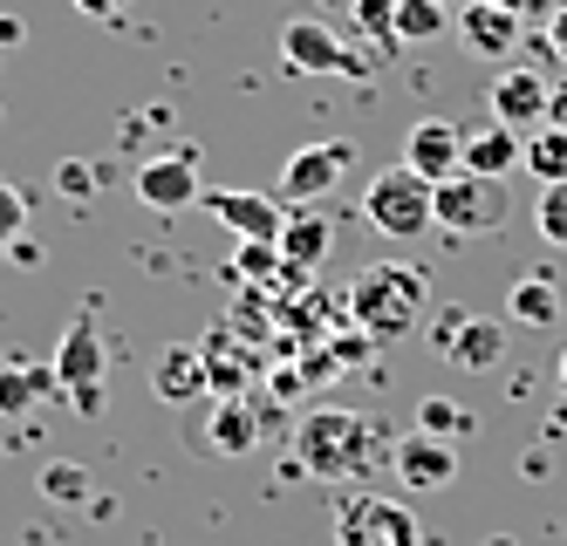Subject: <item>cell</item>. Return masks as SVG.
Returning a JSON list of instances; mask_svg holds the SVG:
<instances>
[{
    "instance_id": "cell-18",
    "label": "cell",
    "mask_w": 567,
    "mask_h": 546,
    "mask_svg": "<svg viewBox=\"0 0 567 546\" xmlns=\"http://www.w3.org/2000/svg\"><path fill=\"white\" fill-rule=\"evenodd\" d=\"M458 34H465L472 55H513V49H519V14L493 8V0H465Z\"/></svg>"
},
{
    "instance_id": "cell-20",
    "label": "cell",
    "mask_w": 567,
    "mask_h": 546,
    "mask_svg": "<svg viewBox=\"0 0 567 546\" xmlns=\"http://www.w3.org/2000/svg\"><path fill=\"white\" fill-rule=\"evenodd\" d=\"M506 315L519 328H554L560 321V287H554V274H519L513 293H506Z\"/></svg>"
},
{
    "instance_id": "cell-23",
    "label": "cell",
    "mask_w": 567,
    "mask_h": 546,
    "mask_svg": "<svg viewBox=\"0 0 567 546\" xmlns=\"http://www.w3.org/2000/svg\"><path fill=\"white\" fill-rule=\"evenodd\" d=\"M444 28H452V14H444V0H396V14H390V41H396V49H417V41H437Z\"/></svg>"
},
{
    "instance_id": "cell-15",
    "label": "cell",
    "mask_w": 567,
    "mask_h": 546,
    "mask_svg": "<svg viewBox=\"0 0 567 546\" xmlns=\"http://www.w3.org/2000/svg\"><path fill=\"white\" fill-rule=\"evenodd\" d=\"M260 410L247 403V396H219L213 403V416H206V431H198V444L206 451H219V457H247L254 444H260Z\"/></svg>"
},
{
    "instance_id": "cell-1",
    "label": "cell",
    "mask_w": 567,
    "mask_h": 546,
    "mask_svg": "<svg viewBox=\"0 0 567 546\" xmlns=\"http://www.w3.org/2000/svg\"><path fill=\"white\" fill-rule=\"evenodd\" d=\"M390 431L370 424L362 410H308L301 416V431H295V465L321 485H355V478H370L383 457L396 444H383Z\"/></svg>"
},
{
    "instance_id": "cell-8",
    "label": "cell",
    "mask_w": 567,
    "mask_h": 546,
    "mask_svg": "<svg viewBox=\"0 0 567 546\" xmlns=\"http://www.w3.org/2000/svg\"><path fill=\"white\" fill-rule=\"evenodd\" d=\"M280 62H288L295 75H349V82H370V62L349 55L342 34L321 28L315 14H301V21L280 28Z\"/></svg>"
},
{
    "instance_id": "cell-32",
    "label": "cell",
    "mask_w": 567,
    "mask_h": 546,
    "mask_svg": "<svg viewBox=\"0 0 567 546\" xmlns=\"http://www.w3.org/2000/svg\"><path fill=\"white\" fill-rule=\"evenodd\" d=\"M472 315L465 308H437V328H431V342H437V356H452V342H458V328H465Z\"/></svg>"
},
{
    "instance_id": "cell-26",
    "label": "cell",
    "mask_w": 567,
    "mask_h": 546,
    "mask_svg": "<svg viewBox=\"0 0 567 546\" xmlns=\"http://www.w3.org/2000/svg\"><path fill=\"white\" fill-rule=\"evenodd\" d=\"M42 498H55V506H83V498H90V472L75 465V457H55V465L42 472Z\"/></svg>"
},
{
    "instance_id": "cell-6",
    "label": "cell",
    "mask_w": 567,
    "mask_h": 546,
    "mask_svg": "<svg viewBox=\"0 0 567 546\" xmlns=\"http://www.w3.org/2000/svg\"><path fill=\"white\" fill-rule=\"evenodd\" d=\"M437 226L458 233V239L499 233V226H506V185H499V178H478V172L444 178V185H437Z\"/></svg>"
},
{
    "instance_id": "cell-4",
    "label": "cell",
    "mask_w": 567,
    "mask_h": 546,
    "mask_svg": "<svg viewBox=\"0 0 567 546\" xmlns=\"http://www.w3.org/2000/svg\"><path fill=\"white\" fill-rule=\"evenodd\" d=\"M103 375H110L103 334H96V321H90V315H75V321H69V334L55 342V383H62V396L83 410V416H103V403H110Z\"/></svg>"
},
{
    "instance_id": "cell-16",
    "label": "cell",
    "mask_w": 567,
    "mask_h": 546,
    "mask_svg": "<svg viewBox=\"0 0 567 546\" xmlns=\"http://www.w3.org/2000/svg\"><path fill=\"white\" fill-rule=\"evenodd\" d=\"M519 164H526V137L506 131L499 116H485L478 131H465V172H478V178H506V172H519Z\"/></svg>"
},
{
    "instance_id": "cell-36",
    "label": "cell",
    "mask_w": 567,
    "mask_h": 546,
    "mask_svg": "<svg viewBox=\"0 0 567 546\" xmlns=\"http://www.w3.org/2000/svg\"><path fill=\"white\" fill-rule=\"evenodd\" d=\"M21 34H28V28H21V14H0V49H14Z\"/></svg>"
},
{
    "instance_id": "cell-13",
    "label": "cell",
    "mask_w": 567,
    "mask_h": 546,
    "mask_svg": "<svg viewBox=\"0 0 567 546\" xmlns=\"http://www.w3.org/2000/svg\"><path fill=\"white\" fill-rule=\"evenodd\" d=\"M274 246H280V260H288V274H315L336 254V219L321 213V205H288V226H280Z\"/></svg>"
},
{
    "instance_id": "cell-3",
    "label": "cell",
    "mask_w": 567,
    "mask_h": 546,
    "mask_svg": "<svg viewBox=\"0 0 567 546\" xmlns=\"http://www.w3.org/2000/svg\"><path fill=\"white\" fill-rule=\"evenodd\" d=\"M362 219H370L383 239H424L437 226V185H424L417 172L390 164V172H377L362 185Z\"/></svg>"
},
{
    "instance_id": "cell-17",
    "label": "cell",
    "mask_w": 567,
    "mask_h": 546,
    "mask_svg": "<svg viewBox=\"0 0 567 546\" xmlns=\"http://www.w3.org/2000/svg\"><path fill=\"white\" fill-rule=\"evenodd\" d=\"M151 390H157V403H198V396H213L206 390V356H198L192 342L165 349L157 369H151Z\"/></svg>"
},
{
    "instance_id": "cell-7",
    "label": "cell",
    "mask_w": 567,
    "mask_h": 546,
    "mask_svg": "<svg viewBox=\"0 0 567 546\" xmlns=\"http://www.w3.org/2000/svg\"><path fill=\"white\" fill-rule=\"evenodd\" d=\"M355 164V144H342V137H321V144H301L288 164H280V178H274V198L280 205H321L336 185H342V172Z\"/></svg>"
},
{
    "instance_id": "cell-30",
    "label": "cell",
    "mask_w": 567,
    "mask_h": 546,
    "mask_svg": "<svg viewBox=\"0 0 567 546\" xmlns=\"http://www.w3.org/2000/svg\"><path fill=\"white\" fill-rule=\"evenodd\" d=\"M21 233H28V192L0 178V254H8V246H14Z\"/></svg>"
},
{
    "instance_id": "cell-5",
    "label": "cell",
    "mask_w": 567,
    "mask_h": 546,
    "mask_svg": "<svg viewBox=\"0 0 567 546\" xmlns=\"http://www.w3.org/2000/svg\"><path fill=\"white\" fill-rule=\"evenodd\" d=\"M336 546H424L417 513L383 492H349L336 506Z\"/></svg>"
},
{
    "instance_id": "cell-22",
    "label": "cell",
    "mask_w": 567,
    "mask_h": 546,
    "mask_svg": "<svg viewBox=\"0 0 567 546\" xmlns=\"http://www.w3.org/2000/svg\"><path fill=\"white\" fill-rule=\"evenodd\" d=\"M506 356V321L499 315H472L465 328H458V342H452V356L444 362H458V369H493Z\"/></svg>"
},
{
    "instance_id": "cell-28",
    "label": "cell",
    "mask_w": 567,
    "mask_h": 546,
    "mask_svg": "<svg viewBox=\"0 0 567 546\" xmlns=\"http://www.w3.org/2000/svg\"><path fill=\"white\" fill-rule=\"evenodd\" d=\"M534 226H540L547 246H567V185H540V198H534Z\"/></svg>"
},
{
    "instance_id": "cell-12",
    "label": "cell",
    "mask_w": 567,
    "mask_h": 546,
    "mask_svg": "<svg viewBox=\"0 0 567 546\" xmlns=\"http://www.w3.org/2000/svg\"><path fill=\"white\" fill-rule=\"evenodd\" d=\"M390 472H396L403 485H411V492H444V485L458 478V444L411 431V437H396V451H390Z\"/></svg>"
},
{
    "instance_id": "cell-21",
    "label": "cell",
    "mask_w": 567,
    "mask_h": 546,
    "mask_svg": "<svg viewBox=\"0 0 567 546\" xmlns=\"http://www.w3.org/2000/svg\"><path fill=\"white\" fill-rule=\"evenodd\" d=\"M49 390H62L55 383V362H21V356L0 362V410H8V416H21L34 396H49Z\"/></svg>"
},
{
    "instance_id": "cell-33",
    "label": "cell",
    "mask_w": 567,
    "mask_h": 546,
    "mask_svg": "<svg viewBox=\"0 0 567 546\" xmlns=\"http://www.w3.org/2000/svg\"><path fill=\"white\" fill-rule=\"evenodd\" d=\"M75 14H90V21H124L131 0H75Z\"/></svg>"
},
{
    "instance_id": "cell-37",
    "label": "cell",
    "mask_w": 567,
    "mask_h": 546,
    "mask_svg": "<svg viewBox=\"0 0 567 546\" xmlns=\"http://www.w3.org/2000/svg\"><path fill=\"white\" fill-rule=\"evenodd\" d=\"M493 8H506V14H526V8H534V0H493Z\"/></svg>"
},
{
    "instance_id": "cell-35",
    "label": "cell",
    "mask_w": 567,
    "mask_h": 546,
    "mask_svg": "<svg viewBox=\"0 0 567 546\" xmlns=\"http://www.w3.org/2000/svg\"><path fill=\"white\" fill-rule=\"evenodd\" d=\"M547 123H554V131H567V82H554V103H547Z\"/></svg>"
},
{
    "instance_id": "cell-19",
    "label": "cell",
    "mask_w": 567,
    "mask_h": 546,
    "mask_svg": "<svg viewBox=\"0 0 567 546\" xmlns=\"http://www.w3.org/2000/svg\"><path fill=\"white\" fill-rule=\"evenodd\" d=\"M198 356H206V390H219V396H239V390H247V375L260 369V356H247L226 328H213L206 342H198Z\"/></svg>"
},
{
    "instance_id": "cell-9",
    "label": "cell",
    "mask_w": 567,
    "mask_h": 546,
    "mask_svg": "<svg viewBox=\"0 0 567 546\" xmlns=\"http://www.w3.org/2000/svg\"><path fill=\"white\" fill-rule=\"evenodd\" d=\"M547 103H554V82L540 69H526V62H506L493 75V90H485V110H493L506 131H519V137H534L547 123Z\"/></svg>"
},
{
    "instance_id": "cell-34",
    "label": "cell",
    "mask_w": 567,
    "mask_h": 546,
    "mask_svg": "<svg viewBox=\"0 0 567 546\" xmlns=\"http://www.w3.org/2000/svg\"><path fill=\"white\" fill-rule=\"evenodd\" d=\"M547 49L567 62V8H554V14H547Z\"/></svg>"
},
{
    "instance_id": "cell-2",
    "label": "cell",
    "mask_w": 567,
    "mask_h": 546,
    "mask_svg": "<svg viewBox=\"0 0 567 546\" xmlns=\"http://www.w3.org/2000/svg\"><path fill=\"white\" fill-rule=\"evenodd\" d=\"M424 274L403 267V260H377L362 267L355 287H349V321L370 334V342H396V334H411L424 321Z\"/></svg>"
},
{
    "instance_id": "cell-14",
    "label": "cell",
    "mask_w": 567,
    "mask_h": 546,
    "mask_svg": "<svg viewBox=\"0 0 567 546\" xmlns=\"http://www.w3.org/2000/svg\"><path fill=\"white\" fill-rule=\"evenodd\" d=\"M206 213L219 226H233L239 239H280V226H288V205L267 198V192H206Z\"/></svg>"
},
{
    "instance_id": "cell-24",
    "label": "cell",
    "mask_w": 567,
    "mask_h": 546,
    "mask_svg": "<svg viewBox=\"0 0 567 546\" xmlns=\"http://www.w3.org/2000/svg\"><path fill=\"white\" fill-rule=\"evenodd\" d=\"M519 172H534L540 185H567V131L540 123V131L526 137V164H519Z\"/></svg>"
},
{
    "instance_id": "cell-31",
    "label": "cell",
    "mask_w": 567,
    "mask_h": 546,
    "mask_svg": "<svg viewBox=\"0 0 567 546\" xmlns=\"http://www.w3.org/2000/svg\"><path fill=\"white\" fill-rule=\"evenodd\" d=\"M390 14H396V0H355V21L370 34H383V41H390ZM390 49H396V41H390Z\"/></svg>"
},
{
    "instance_id": "cell-25",
    "label": "cell",
    "mask_w": 567,
    "mask_h": 546,
    "mask_svg": "<svg viewBox=\"0 0 567 546\" xmlns=\"http://www.w3.org/2000/svg\"><path fill=\"white\" fill-rule=\"evenodd\" d=\"M417 431H424V437H444V444H458V437H472V410L452 403V396H424V403H417Z\"/></svg>"
},
{
    "instance_id": "cell-11",
    "label": "cell",
    "mask_w": 567,
    "mask_h": 546,
    "mask_svg": "<svg viewBox=\"0 0 567 546\" xmlns=\"http://www.w3.org/2000/svg\"><path fill=\"white\" fill-rule=\"evenodd\" d=\"M403 172H417L424 185H444L465 172V131L444 116H424L411 123V137H403Z\"/></svg>"
},
{
    "instance_id": "cell-29",
    "label": "cell",
    "mask_w": 567,
    "mask_h": 546,
    "mask_svg": "<svg viewBox=\"0 0 567 546\" xmlns=\"http://www.w3.org/2000/svg\"><path fill=\"white\" fill-rule=\"evenodd\" d=\"M96 185H103V172H96L90 157H62V164H55V192H62V198L83 205V198H96Z\"/></svg>"
},
{
    "instance_id": "cell-38",
    "label": "cell",
    "mask_w": 567,
    "mask_h": 546,
    "mask_svg": "<svg viewBox=\"0 0 567 546\" xmlns=\"http://www.w3.org/2000/svg\"><path fill=\"white\" fill-rule=\"evenodd\" d=\"M560 390H567V356H560Z\"/></svg>"
},
{
    "instance_id": "cell-10",
    "label": "cell",
    "mask_w": 567,
    "mask_h": 546,
    "mask_svg": "<svg viewBox=\"0 0 567 546\" xmlns=\"http://www.w3.org/2000/svg\"><path fill=\"white\" fill-rule=\"evenodd\" d=\"M137 198L151 213H185V205H206V185H198V151H151L137 164Z\"/></svg>"
},
{
    "instance_id": "cell-27",
    "label": "cell",
    "mask_w": 567,
    "mask_h": 546,
    "mask_svg": "<svg viewBox=\"0 0 567 546\" xmlns=\"http://www.w3.org/2000/svg\"><path fill=\"white\" fill-rule=\"evenodd\" d=\"M288 260H280V246H267V239H239V254H233V280H267V274H280Z\"/></svg>"
}]
</instances>
